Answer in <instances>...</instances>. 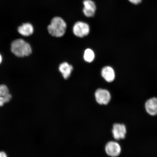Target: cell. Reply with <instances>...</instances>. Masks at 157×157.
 Wrapping results in <instances>:
<instances>
[{"instance_id":"cell-15","label":"cell","mask_w":157,"mask_h":157,"mask_svg":"<svg viewBox=\"0 0 157 157\" xmlns=\"http://www.w3.org/2000/svg\"><path fill=\"white\" fill-rule=\"evenodd\" d=\"M0 157H7L6 154L4 152H0Z\"/></svg>"},{"instance_id":"cell-10","label":"cell","mask_w":157,"mask_h":157,"mask_svg":"<svg viewBox=\"0 0 157 157\" xmlns=\"http://www.w3.org/2000/svg\"><path fill=\"white\" fill-rule=\"evenodd\" d=\"M101 76L106 81L111 82L115 78V73L113 69L109 66H105L102 69Z\"/></svg>"},{"instance_id":"cell-8","label":"cell","mask_w":157,"mask_h":157,"mask_svg":"<svg viewBox=\"0 0 157 157\" xmlns=\"http://www.w3.org/2000/svg\"><path fill=\"white\" fill-rule=\"evenodd\" d=\"M12 96L9 93L7 86L4 84L0 85V107L11 101Z\"/></svg>"},{"instance_id":"cell-16","label":"cell","mask_w":157,"mask_h":157,"mask_svg":"<svg viewBox=\"0 0 157 157\" xmlns=\"http://www.w3.org/2000/svg\"><path fill=\"white\" fill-rule=\"evenodd\" d=\"M2 61V58L1 55H0V64L1 63Z\"/></svg>"},{"instance_id":"cell-7","label":"cell","mask_w":157,"mask_h":157,"mask_svg":"<svg viewBox=\"0 0 157 157\" xmlns=\"http://www.w3.org/2000/svg\"><path fill=\"white\" fill-rule=\"evenodd\" d=\"M84 8L83 13L86 17H93L95 14L96 6L92 0H84L83 2Z\"/></svg>"},{"instance_id":"cell-12","label":"cell","mask_w":157,"mask_h":157,"mask_svg":"<svg viewBox=\"0 0 157 157\" xmlns=\"http://www.w3.org/2000/svg\"><path fill=\"white\" fill-rule=\"evenodd\" d=\"M73 69V67L67 62L63 63L59 66V70L65 79H67L70 77Z\"/></svg>"},{"instance_id":"cell-1","label":"cell","mask_w":157,"mask_h":157,"mask_svg":"<svg viewBox=\"0 0 157 157\" xmlns=\"http://www.w3.org/2000/svg\"><path fill=\"white\" fill-rule=\"evenodd\" d=\"M11 51L18 57L29 56L32 52L30 45L22 39H17L13 41L11 44Z\"/></svg>"},{"instance_id":"cell-3","label":"cell","mask_w":157,"mask_h":157,"mask_svg":"<svg viewBox=\"0 0 157 157\" xmlns=\"http://www.w3.org/2000/svg\"><path fill=\"white\" fill-rule=\"evenodd\" d=\"M90 31L89 25L83 21H78L74 25V34L75 36L79 38H83L87 36L89 34Z\"/></svg>"},{"instance_id":"cell-14","label":"cell","mask_w":157,"mask_h":157,"mask_svg":"<svg viewBox=\"0 0 157 157\" xmlns=\"http://www.w3.org/2000/svg\"><path fill=\"white\" fill-rule=\"evenodd\" d=\"M142 1V0H129V1L130 2L134 4L135 5L139 4L141 3Z\"/></svg>"},{"instance_id":"cell-4","label":"cell","mask_w":157,"mask_h":157,"mask_svg":"<svg viewBox=\"0 0 157 157\" xmlns=\"http://www.w3.org/2000/svg\"><path fill=\"white\" fill-rule=\"evenodd\" d=\"M95 97L97 103L100 105H107L111 101L110 93L106 90L98 89L95 92Z\"/></svg>"},{"instance_id":"cell-6","label":"cell","mask_w":157,"mask_h":157,"mask_svg":"<svg viewBox=\"0 0 157 157\" xmlns=\"http://www.w3.org/2000/svg\"><path fill=\"white\" fill-rule=\"evenodd\" d=\"M126 132V128L124 124L115 123L113 125L112 132L113 137L115 140H119L124 139Z\"/></svg>"},{"instance_id":"cell-11","label":"cell","mask_w":157,"mask_h":157,"mask_svg":"<svg viewBox=\"0 0 157 157\" xmlns=\"http://www.w3.org/2000/svg\"><path fill=\"white\" fill-rule=\"evenodd\" d=\"M17 31L22 36H29L33 34L34 32V28L31 23H24L18 27Z\"/></svg>"},{"instance_id":"cell-9","label":"cell","mask_w":157,"mask_h":157,"mask_svg":"<svg viewBox=\"0 0 157 157\" xmlns=\"http://www.w3.org/2000/svg\"><path fill=\"white\" fill-rule=\"evenodd\" d=\"M145 108L149 114L154 116L157 115V98H151L146 101Z\"/></svg>"},{"instance_id":"cell-5","label":"cell","mask_w":157,"mask_h":157,"mask_svg":"<svg viewBox=\"0 0 157 157\" xmlns=\"http://www.w3.org/2000/svg\"><path fill=\"white\" fill-rule=\"evenodd\" d=\"M105 150L108 156L117 157L120 154L121 148L118 143L114 141H110L106 144Z\"/></svg>"},{"instance_id":"cell-13","label":"cell","mask_w":157,"mask_h":157,"mask_svg":"<svg viewBox=\"0 0 157 157\" xmlns=\"http://www.w3.org/2000/svg\"><path fill=\"white\" fill-rule=\"evenodd\" d=\"M95 58V54L93 50L91 49H86L84 52V60L88 63L93 61Z\"/></svg>"},{"instance_id":"cell-2","label":"cell","mask_w":157,"mask_h":157,"mask_svg":"<svg viewBox=\"0 0 157 157\" xmlns=\"http://www.w3.org/2000/svg\"><path fill=\"white\" fill-rule=\"evenodd\" d=\"M67 25L64 20L60 17H55L52 19L48 27V32L52 36L61 37L66 32Z\"/></svg>"}]
</instances>
